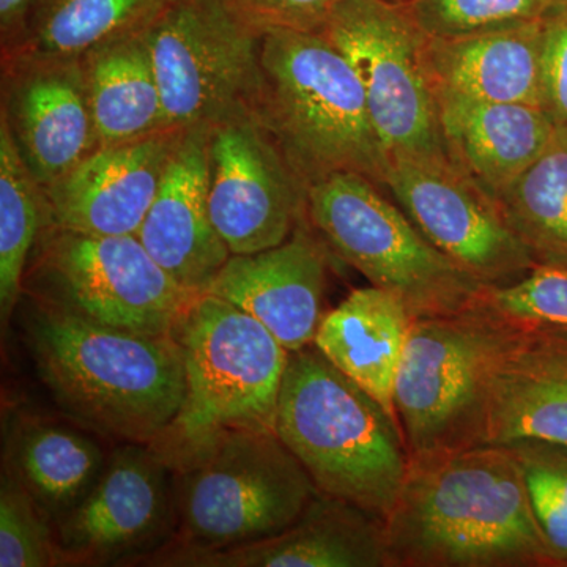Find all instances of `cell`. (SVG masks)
I'll list each match as a JSON object with an SVG mask.
<instances>
[{
	"mask_svg": "<svg viewBox=\"0 0 567 567\" xmlns=\"http://www.w3.org/2000/svg\"><path fill=\"white\" fill-rule=\"evenodd\" d=\"M385 527L394 567L555 566L509 446L410 456Z\"/></svg>",
	"mask_w": 567,
	"mask_h": 567,
	"instance_id": "cell-1",
	"label": "cell"
},
{
	"mask_svg": "<svg viewBox=\"0 0 567 567\" xmlns=\"http://www.w3.org/2000/svg\"><path fill=\"white\" fill-rule=\"evenodd\" d=\"M22 297L25 347L63 415L117 442H156L185 395V364L174 336L117 330Z\"/></svg>",
	"mask_w": 567,
	"mask_h": 567,
	"instance_id": "cell-2",
	"label": "cell"
},
{
	"mask_svg": "<svg viewBox=\"0 0 567 567\" xmlns=\"http://www.w3.org/2000/svg\"><path fill=\"white\" fill-rule=\"evenodd\" d=\"M249 115L306 189L358 174L385 189L390 156L369 112L363 82L322 33L271 32L260 44Z\"/></svg>",
	"mask_w": 567,
	"mask_h": 567,
	"instance_id": "cell-3",
	"label": "cell"
},
{
	"mask_svg": "<svg viewBox=\"0 0 567 567\" xmlns=\"http://www.w3.org/2000/svg\"><path fill=\"white\" fill-rule=\"evenodd\" d=\"M275 431L317 491L386 520L409 470L401 424L315 344L289 354Z\"/></svg>",
	"mask_w": 567,
	"mask_h": 567,
	"instance_id": "cell-4",
	"label": "cell"
},
{
	"mask_svg": "<svg viewBox=\"0 0 567 567\" xmlns=\"http://www.w3.org/2000/svg\"><path fill=\"white\" fill-rule=\"evenodd\" d=\"M173 336L185 364V395L174 423L148 445L173 472L233 432L275 431L290 352L259 320L203 293Z\"/></svg>",
	"mask_w": 567,
	"mask_h": 567,
	"instance_id": "cell-5",
	"label": "cell"
},
{
	"mask_svg": "<svg viewBox=\"0 0 567 567\" xmlns=\"http://www.w3.org/2000/svg\"><path fill=\"white\" fill-rule=\"evenodd\" d=\"M520 324L481 298L453 315L413 319L394 390L410 456L480 445L492 375Z\"/></svg>",
	"mask_w": 567,
	"mask_h": 567,
	"instance_id": "cell-6",
	"label": "cell"
},
{
	"mask_svg": "<svg viewBox=\"0 0 567 567\" xmlns=\"http://www.w3.org/2000/svg\"><path fill=\"white\" fill-rule=\"evenodd\" d=\"M177 527L159 550L210 551L278 535L317 487L276 431H238L174 472Z\"/></svg>",
	"mask_w": 567,
	"mask_h": 567,
	"instance_id": "cell-7",
	"label": "cell"
},
{
	"mask_svg": "<svg viewBox=\"0 0 567 567\" xmlns=\"http://www.w3.org/2000/svg\"><path fill=\"white\" fill-rule=\"evenodd\" d=\"M308 221L371 286L393 295L413 319L476 303L483 284L432 245L374 182L334 174L308 188Z\"/></svg>",
	"mask_w": 567,
	"mask_h": 567,
	"instance_id": "cell-8",
	"label": "cell"
},
{
	"mask_svg": "<svg viewBox=\"0 0 567 567\" xmlns=\"http://www.w3.org/2000/svg\"><path fill=\"white\" fill-rule=\"evenodd\" d=\"M91 322L173 336L194 298L156 264L137 235H91L44 226L24 292Z\"/></svg>",
	"mask_w": 567,
	"mask_h": 567,
	"instance_id": "cell-9",
	"label": "cell"
},
{
	"mask_svg": "<svg viewBox=\"0 0 567 567\" xmlns=\"http://www.w3.org/2000/svg\"><path fill=\"white\" fill-rule=\"evenodd\" d=\"M322 35L363 82L372 123L390 159L450 156L425 70L427 35L405 3L339 0Z\"/></svg>",
	"mask_w": 567,
	"mask_h": 567,
	"instance_id": "cell-10",
	"label": "cell"
},
{
	"mask_svg": "<svg viewBox=\"0 0 567 567\" xmlns=\"http://www.w3.org/2000/svg\"><path fill=\"white\" fill-rule=\"evenodd\" d=\"M145 37L169 128H210L249 115L264 37L235 20L221 0H177Z\"/></svg>",
	"mask_w": 567,
	"mask_h": 567,
	"instance_id": "cell-11",
	"label": "cell"
},
{
	"mask_svg": "<svg viewBox=\"0 0 567 567\" xmlns=\"http://www.w3.org/2000/svg\"><path fill=\"white\" fill-rule=\"evenodd\" d=\"M385 189L432 245L483 286H509L536 267L494 194L450 156L391 158Z\"/></svg>",
	"mask_w": 567,
	"mask_h": 567,
	"instance_id": "cell-12",
	"label": "cell"
},
{
	"mask_svg": "<svg viewBox=\"0 0 567 567\" xmlns=\"http://www.w3.org/2000/svg\"><path fill=\"white\" fill-rule=\"evenodd\" d=\"M175 527L173 468L140 443L115 450L92 491L54 525L65 566L133 565L166 546Z\"/></svg>",
	"mask_w": 567,
	"mask_h": 567,
	"instance_id": "cell-13",
	"label": "cell"
},
{
	"mask_svg": "<svg viewBox=\"0 0 567 567\" xmlns=\"http://www.w3.org/2000/svg\"><path fill=\"white\" fill-rule=\"evenodd\" d=\"M308 189L251 115L208 132V210L233 256L275 248L308 219Z\"/></svg>",
	"mask_w": 567,
	"mask_h": 567,
	"instance_id": "cell-14",
	"label": "cell"
},
{
	"mask_svg": "<svg viewBox=\"0 0 567 567\" xmlns=\"http://www.w3.org/2000/svg\"><path fill=\"white\" fill-rule=\"evenodd\" d=\"M186 130L163 128L102 145L43 189L44 226L91 235H137Z\"/></svg>",
	"mask_w": 567,
	"mask_h": 567,
	"instance_id": "cell-15",
	"label": "cell"
},
{
	"mask_svg": "<svg viewBox=\"0 0 567 567\" xmlns=\"http://www.w3.org/2000/svg\"><path fill=\"white\" fill-rule=\"evenodd\" d=\"M0 118L41 188L100 147L81 59L2 61Z\"/></svg>",
	"mask_w": 567,
	"mask_h": 567,
	"instance_id": "cell-16",
	"label": "cell"
},
{
	"mask_svg": "<svg viewBox=\"0 0 567 567\" xmlns=\"http://www.w3.org/2000/svg\"><path fill=\"white\" fill-rule=\"evenodd\" d=\"M140 561L171 567H394L385 520L319 491L278 535L223 550H156Z\"/></svg>",
	"mask_w": 567,
	"mask_h": 567,
	"instance_id": "cell-17",
	"label": "cell"
},
{
	"mask_svg": "<svg viewBox=\"0 0 567 567\" xmlns=\"http://www.w3.org/2000/svg\"><path fill=\"white\" fill-rule=\"evenodd\" d=\"M324 286L327 257L306 219L275 248L230 256L207 293L244 309L292 353L315 344Z\"/></svg>",
	"mask_w": 567,
	"mask_h": 567,
	"instance_id": "cell-18",
	"label": "cell"
},
{
	"mask_svg": "<svg viewBox=\"0 0 567 567\" xmlns=\"http://www.w3.org/2000/svg\"><path fill=\"white\" fill-rule=\"evenodd\" d=\"M208 132L183 134L137 233L156 264L196 295L208 292L233 256L208 210Z\"/></svg>",
	"mask_w": 567,
	"mask_h": 567,
	"instance_id": "cell-19",
	"label": "cell"
},
{
	"mask_svg": "<svg viewBox=\"0 0 567 567\" xmlns=\"http://www.w3.org/2000/svg\"><path fill=\"white\" fill-rule=\"evenodd\" d=\"M522 440L567 445V327L522 320L496 365L480 445Z\"/></svg>",
	"mask_w": 567,
	"mask_h": 567,
	"instance_id": "cell-20",
	"label": "cell"
},
{
	"mask_svg": "<svg viewBox=\"0 0 567 567\" xmlns=\"http://www.w3.org/2000/svg\"><path fill=\"white\" fill-rule=\"evenodd\" d=\"M546 21L451 39L427 37L424 63L434 93L543 107Z\"/></svg>",
	"mask_w": 567,
	"mask_h": 567,
	"instance_id": "cell-21",
	"label": "cell"
},
{
	"mask_svg": "<svg viewBox=\"0 0 567 567\" xmlns=\"http://www.w3.org/2000/svg\"><path fill=\"white\" fill-rule=\"evenodd\" d=\"M434 95L447 155L494 196L535 162L558 128L535 104Z\"/></svg>",
	"mask_w": 567,
	"mask_h": 567,
	"instance_id": "cell-22",
	"label": "cell"
},
{
	"mask_svg": "<svg viewBox=\"0 0 567 567\" xmlns=\"http://www.w3.org/2000/svg\"><path fill=\"white\" fill-rule=\"evenodd\" d=\"M412 324L413 316L393 295L361 287L324 312L315 346L399 423L395 379Z\"/></svg>",
	"mask_w": 567,
	"mask_h": 567,
	"instance_id": "cell-23",
	"label": "cell"
},
{
	"mask_svg": "<svg viewBox=\"0 0 567 567\" xmlns=\"http://www.w3.org/2000/svg\"><path fill=\"white\" fill-rule=\"evenodd\" d=\"M3 427V472L58 524L102 476V446L78 429L37 415H17Z\"/></svg>",
	"mask_w": 567,
	"mask_h": 567,
	"instance_id": "cell-24",
	"label": "cell"
},
{
	"mask_svg": "<svg viewBox=\"0 0 567 567\" xmlns=\"http://www.w3.org/2000/svg\"><path fill=\"white\" fill-rule=\"evenodd\" d=\"M81 66L100 147L169 128L145 32L89 51Z\"/></svg>",
	"mask_w": 567,
	"mask_h": 567,
	"instance_id": "cell-25",
	"label": "cell"
},
{
	"mask_svg": "<svg viewBox=\"0 0 567 567\" xmlns=\"http://www.w3.org/2000/svg\"><path fill=\"white\" fill-rule=\"evenodd\" d=\"M177 0H33L28 31L10 59H81L122 37L147 32Z\"/></svg>",
	"mask_w": 567,
	"mask_h": 567,
	"instance_id": "cell-26",
	"label": "cell"
},
{
	"mask_svg": "<svg viewBox=\"0 0 567 567\" xmlns=\"http://www.w3.org/2000/svg\"><path fill=\"white\" fill-rule=\"evenodd\" d=\"M495 199L536 265L567 267V130Z\"/></svg>",
	"mask_w": 567,
	"mask_h": 567,
	"instance_id": "cell-27",
	"label": "cell"
},
{
	"mask_svg": "<svg viewBox=\"0 0 567 567\" xmlns=\"http://www.w3.org/2000/svg\"><path fill=\"white\" fill-rule=\"evenodd\" d=\"M44 227L43 189L0 118V319L9 324L24 292L29 260Z\"/></svg>",
	"mask_w": 567,
	"mask_h": 567,
	"instance_id": "cell-28",
	"label": "cell"
},
{
	"mask_svg": "<svg viewBox=\"0 0 567 567\" xmlns=\"http://www.w3.org/2000/svg\"><path fill=\"white\" fill-rule=\"evenodd\" d=\"M527 486L529 506L555 566H567V445L511 443Z\"/></svg>",
	"mask_w": 567,
	"mask_h": 567,
	"instance_id": "cell-29",
	"label": "cell"
},
{
	"mask_svg": "<svg viewBox=\"0 0 567 567\" xmlns=\"http://www.w3.org/2000/svg\"><path fill=\"white\" fill-rule=\"evenodd\" d=\"M405 6L432 39L498 31L561 11V0H410Z\"/></svg>",
	"mask_w": 567,
	"mask_h": 567,
	"instance_id": "cell-30",
	"label": "cell"
},
{
	"mask_svg": "<svg viewBox=\"0 0 567 567\" xmlns=\"http://www.w3.org/2000/svg\"><path fill=\"white\" fill-rule=\"evenodd\" d=\"M63 565L54 524L9 473L0 476V567Z\"/></svg>",
	"mask_w": 567,
	"mask_h": 567,
	"instance_id": "cell-31",
	"label": "cell"
},
{
	"mask_svg": "<svg viewBox=\"0 0 567 567\" xmlns=\"http://www.w3.org/2000/svg\"><path fill=\"white\" fill-rule=\"evenodd\" d=\"M480 298L514 319L567 327V267L536 265L509 286L484 287Z\"/></svg>",
	"mask_w": 567,
	"mask_h": 567,
	"instance_id": "cell-32",
	"label": "cell"
},
{
	"mask_svg": "<svg viewBox=\"0 0 567 567\" xmlns=\"http://www.w3.org/2000/svg\"><path fill=\"white\" fill-rule=\"evenodd\" d=\"M246 29L265 37L271 32L322 33L339 0H221Z\"/></svg>",
	"mask_w": 567,
	"mask_h": 567,
	"instance_id": "cell-33",
	"label": "cell"
},
{
	"mask_svg": "<svg viewBox=\"0 0 567 567\" xmlns=\"http://www.w3.org/2000/svg\"><path fill=\"white\" fill-rule=\"evenodd\" d=\"M543 107L557 126L567 130V13L546 21L543 54Z\"/></svg>",
	"mask_w": 567,
	"mask_h": 567,
	"instance_id": "cell-34",
	"label": "cell"
},
{
	"mask_svg": "<svg viewBox=\"0 0 567 567\" xmlns=\"http://www.w3.org/2000/svg\"><path fill=\"white\" fill-rule=\"evenodd\" d=\"M33 0H0V48L9 55L20 47L28 31Z\"/></svg>",
	"mask_w": 567,
	"mask_h": 567,
	"instance_id": "cell-35",
	"label": "cell"
},
{
	"mask_svg": "<svg viewBox=\"0 0 567 567\" xmlns=\"http://www.w3.org/2000/svg\"><path fill=\"white\" fill-rule=\"evenodd\" d=\"M561 11H565V13H567V0H561Z\"/></svg>",
	"mask_w": 567,
	"mask_h": 567,
	"instance_id": "cell-36",
	"label": "cell"
},
{
	"mask_svg": "<svg viewBox=\"0 0 567 567\" xmlns=\"http://www.w3.org/2000/svg\"><path fill=\"white\" fill-rule=\"evenodd\" d=\"M388 2H394V3H409L410 0H388Z\"/></svg>",
	"mask_w": 567,
	"mask_h": 567,
	"instance_id": "cell-37",
	"label": "cell"
}]
</instances>
